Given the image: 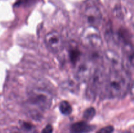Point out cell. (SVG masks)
Segmentation results:
<instances>
[{"mask_svg": "<svg viewBox=\"0 0 134 133\" xmlns=\"http://www.w3.org/2000/svg\"><path fill=\"white\" fill-rule=\"evenodd\" d=\"M130 74L121 70H112L109 72L105 80V93L109 98L124 97L130 87Z\"/></svg>", "mask_w": 134, "mask_h": 133, "instance_id": "obj_1", "label": "cell"}, {"mask_svg": "<svg viewBox=\"0 0 134 133\" xmlns=\"http://www.w3.org/2000/svg\"><path fill=\"white\" fill-rule=\"evenodd\" d=\"M52 96L51 93L44 89L35 88L27 93L26 106L31 116L40 117L43 112L51 106Z\"/></svg>", "mask_w": 134, "mask_h": 133, "instance_id": "obj_2", "label": "cell"}, {"mask_svg": "<svg viewBox=\"0 0 134 133\" xmlns=\"http://www.w3.org/2000/svg\"><path fill=\"white\" fill-rule=\"evenodd\" d=\"M105 75L104 70L102 66L96 68L94 72L92 73L90 78H89L88 86L87 89V94L89 97L95 98L98 93L103 87Z\"/></svg>", "mask_w": 134, "mask_h": 133, "instance_id": "obj_3", "label": "cell"}, {"mask_svg": "<svg viewBox=\"0 0 134 133\" xmlns=\"http://www.w3.org/2000/svg\"><path fill=\"white\" fill-rule=\"evenodd\" d=\"M82 39L85 45L92 50H98L102 46V38L95 27H88L84 33Z\"/></svg>", "mask_w": 134, "mask_h": 133, "instance_id": "obj_4", "label": "cell"}, {"mask_svg": "<svg viewBox=\"0 0 134 133\" xmlns=\"http://www.w3.org/2000/svg\"><path fill=\"white\" fill-rule=\"evenodd\" d=\"M47 48L54 53L62 51L64 48V40L62 35L58 31H52L48 33L44 37Z\"/></svg>", "mask_w": 134, "mask_h": 133, "instance_id": "obj_5", "label": "cell"}, {"mask_svg": "<svg viewBox=\"0 0 134 133\" xmlns=\"http://www.w3.org/2000/svg\"><path fill=\"white\" fill-rule=\"evenodd\" d=\"M94 63L89 59H85L81 61L76 69V77L81 82H86L89 80L95 69H94Z\"/></svg>", "mask_w": 134, "mask_h": 133, "instance_id": "obj_6", "label": "cell"}, {"mask_svg": "<svg viewBox=\"0 0 134 133\" xmlns=\"http://www.w3.org/2000/svg\"><path fill=\"white\" fill-rule=\"evenodd\" d=\"M85 18L91 27L98 29L102 21V15L99 9L95 5H90L86 7L84 13Z\"/></svg>", "mask_w": 134, "mask_h": 133, "instance_id": "obj_7", "label": "cell"}, {"mask_svg": "<svg viewBox=\"0 0 134 133\" xmlns=\"http://www.w3.org/2000/svg\"><path fill=\"white\" fill-rule=\"evenodd\" d=\"M105 57L107 61L111 65L112 70H121L123 69L122 61L119 58L116 53L111 50H107L105 53Z\"/></svg>", "mask_w": 134, "mask_h": 133, "instance_id": "obj_8", "label": "cell"}, {"mask_svg": "<svg viewBox=\"0 0 134 133\" xmlns=\"http://www.w3.org/2000/svg\"><path fill=\"white\" fill-rule=\"evenodd\" d=\"M93 129L92 126L88 125L86 121H79L71 126L70 133H88Z\"/></svg>", "mask_w": 134, "mask_h": 133, "instance_id": "obj_9", "label": "cell"}, {"mask_svg": "<svg viewBox=\"0 0 134 133\" xmlns=\"http://www.w3.org/2000/svg\"><path fill=\"white\" fill-rule=\"evenodd\" d=\"M81 55H82V53H81V50H80V49L77 46L71 44L69 46V57L71 63L73 65H75L80 61Z\"/></svg>", "mask_w": 134, "mask_h": 133, "instance_id": "obj_10", "label": "cell"}, {"mask_svg": "<svg viewBox=\"0 0 134 133\" xmlns=\"http://www.w3.org/2000/svg\"><path fill=\"white\" fill-rule=\"evenodd\" d=\"M59 109H60V112L63 115H65V116H68V115L71 113L72 111H73L71 104H69V102L66 101V100H64L60 102V105H59Z\"/></svg>", "mask_w": 134, "mask_h": 133, "instance_id": "obj_11", "label": "cell"}, {"mask_svg": "<svg viewBox=\"0 0 134 133\" xmlns=\"http://www.w3.org/2000/svg\"><path fill=\"white\" fill-rule=\"evenodd\" d=\"M96 114V110L93 107H90V108H87L85 110L84 112L83 117L87 121H90V120L94 118V116Z\"/></svg>", "mask_w": 134, "mask_h": 133, "instance_id": "obj_12", "label": "cell"}, {"mask_svg": "<svg viewBox=\"0 0 134 133\" xmlns=\"http://www.w3.org/2000/svg\"><path fill=\"white\" fill-rule=\"evenodd\" d=\"M21 127L25 132H31L34 130V126L29 123L22 122V123L21 124Z\"/></svg>", "mask_w": 134, "mask_h": 133, "instance_id": "obj_13", "label": "cell"}, {"mask_svg": "<svg viewBox=\"0 0 134 133\" xmlns=\"http://www.w3.org/2000/svg\"><path fill=\"white\" fill-rule=\"evenodd\" d=\"M114 127L113 126H107L98 130L96 133H113Z\"/></svg>", "mask_w": 134, "mask_h": 133, "instance_id": "obj_14", "label": "cell"}, {"mask_svg": "<svg viewBox=\"0 0 134 133\" xmlns=\"http://www.w3.org/2000/svg\"><path fill=\"white\" fill-rule=\"evenodd\" d=\"M53 127L51 125H47L42 130L41 133H52Z\"/></svg>", "mask_w": 134, "mask_h": 133, "instance_id": "obj_15", "label": "cell"}, {"mask_svg": "<svg viewBox=\"0 0 134 133\" xmlns=\"http://www.w3.org/2000/svg\"><path fill=\"white\" fill-rule=\"evenodd\" d=\"M125 133H130V132H125Z\"/></svg>", "mask_w": 134, "mask_h": 133, "instance_id": "obj_16", "label": "cell"}]
</instances>
